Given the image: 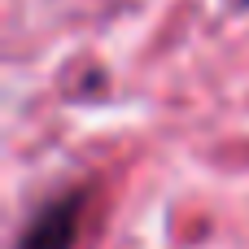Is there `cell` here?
<instances>
[{
    "label": "cell",
    "instance_id": "1",
    "mask_svg": "<svg viewBox=\"0 0 249 249\" xmlns=\"http://www.w3.org/2000/svg\"><path fill=\"white\" fill-rule=\"evenodd\" d=\"M83 210H88V193L70 188L57 201H48L22 232L18 249H74L79 228H83Z\"/></svg>",
    "mask_w": 249,
    "mask_h": 249
}]
</instances>
